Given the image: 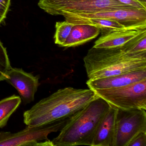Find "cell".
I'll return each instance as SVG.
<instances>
[{
    "label": "cell",
    "instance_id": "277c9868",
    "mask_svg": "<svg viewBox=\"0 0 146 146\" xmlns=\"http://www.w3.org/2000/svg\"><path fill=\"white\" fill-rule=\"evenodd\" d=\"M38 5L53 16H62L65 13L88 14L100 11L138 8L122 4L118 0H39Z\"/></svg>",
    "mask_w": 146,
    "mask_h": 146
},
{
    "label": "cell",
    "instance_id": "6da1fadb",
    "mask_svg": "<svg viewBox=\"0 0 146 146\" xmlns=\"http://www.w3.org/2000/svg\"><path fill=\"white\" fill-rule=\"evenodd\" d=\"M88 80L146 69V31L123 45L94 48L84 58Z\"/></svg>",
    "mask_w": 146,
    "mask_h": 146
},
{
    "label": "cell",
    "instance_id": "8fae6325",
    "mask_svg": "<svg viewBox=\"0 0 146 146\" xmlns=\"http://www.w3.org/2000/svg\"><path fill=\"white\" fill-rule=\"evenodd\" d=\"M146 31V28H126L102 34L93 47L112 48L123 45Z\"/></svg>",
    "mask_w": 146,
    "mask_h": 146
},
{
    "label": "cell",
    "instance_id": "7a4b0ae2",
    "mask_svg": "<svg viewBox=\"0 0 146 146\" xmlns=\"http://www.w3.org/2000/svg\"><path fill=\"white\" fill-rule=\"evenodd\" d=\"M98 97L90 89H60L25 112L24 122L29 126H36L70 117Z\"/></svg>",
    "mask_w": 146,
    "mask_h": 146
},
{
    "label": "cell",
    "instance_id": "e0dca14e",
    "mask_svg": "<svg viewBox=\"0 0 146 146\" xmlns=\"http://www.w3.org/2000/svg\"><path fill=\"white\" fill-rule=\"evenodd\" d=\"M11 67L6 48L0 41V81L6 80L7 78V73Z\"/></svg>",
    "mask_w": 146,
    "mask_h": 146
},
{
    "label": "cell",
    "instance_id": "9c48e42d",
    "mask_svg": "<svg viewBox=\"0 0 146 146\" xmlns=\"http://www.w3.org/2000/svg\"><path fill=\"white\" fill-rule=\"evenodd\" d=\"M5 81L18 91L25 105L34 100L35 94L39 86V78L22 69L12 68L7 73Z\"/></svg>",
    "mask_w": 146,
    "mask_h": 146
},
{
    "label": "cell",
    "instance_id": "52a82bcc",
    "mask_svg": "<svg viewBox=\"0 0 146 146\" xmlns=\"http://www.w3.org/2000/svg\"><path fill=\"white\" fill-rule=\"evenodd\" d=\"M146 131V110L117 108L114 146H127L141 131Z\"/></svg>",
    "mask_w": 146,
    "mask_h": 146
},
{
    "label": "cell",
    "instance_id": "30bf717a",
    "mask_svg": "<svg viewBox=\"0 0 146 146\" xmlns=\"http://www.w3.org/2000/svg\"><path fill=\"white\" fill-rule=\"evenodd\" d=\"M145 79L146 69L95 80H88L86 84L89 89L95 90L120 88Z\"/></svg>",
    "mask_w": 146,
    "mask_h": 146
},
{
    "label": "cell",
    "instance_id": "7c38bea8",
    "mask_svg": "<svg viewBox=\"0 0 146 146\" xmlns=\"http://www.w3.org/2000/svg\"><path fill=\"white\" fill-rule=\"evenodd\" d=\"M117 111L111 106L97 128L92 146H114Z\"/></svg>",
    "mask_w": 146,
    "mask_h": 146
},
{
    "label": "cell",
    "instance_id": "ffe728a7",
    "mask_svg": "<svg viewBox=\"0 0 146 146\" xmlns=\"http://www.w3.org/2000/svg\"><path fill=\"white\" fill-rule=\"evenodd\" d=\"M137 1L142 4L144 6L146 7V0H137Z\"/></svg>",
    "mask_w": 146,
    "mask_h": 146
},
{
    "label": "cell",
    "instance_id": "4fadbf2b",
    "mask_svg": "<svg viewBox=\"0 0 146 146\" xmlns=\"http://www.w3.org/2000/svg\"><path fill=\"white\" fill-rule=\"evenodd\" d=\"M98 27L88 24L75 25L62 46L70 48L81 46L97 37L100 33Z\"/></svg>",
    "mask_w": 146,
    "mask_h": 146
},
{
    "label": "cell",
    "instance_id": "8992f818",
    "mask_svg": "<svg viewBox=\"0 0 146 146\" xmlns=\"http://www.w3.org/2000/svg\"><path fill=\"white\" fill-rule=\"evenodd\" d=\"M70 118L42 125H28L17 133L2 131L0 132V146H36L39 141L48 140L50 133L60 131Z\"/></svg>",
    "mask_w": 146,
    "mask_h": 146
},
{
    "label": "cell",
    "instance_id": "2e32d148",
    "mask_svg": "<svg viewBox=\"0 0 146 146\" xmlns=\"http://www.w3.org/2000/svg\"><path fill=\"white\" fill-rule=\"evenodd\" d=\"M75 24L66 21L57 22L55 25L54 43L62 46L68 38L72 27Z\"/></svg>",
    "mask_w": 146,
    "mask_h": 146
},
{
    "label": "cell",
    "instance_id": "5bb4252c",
    "mask_svg": "<svg viewBox=\"0 0 146 146\" xmlns=\"http://www.w3.org/2000/svg\"><path fill=\"white\" fill-rule=\"evenodd\" d=\"M66 21L74 24H88L98 27L102 34L113 31L119 30L125 28L116 21L100 18H78L64 17Z\"/></svg>",
    "mask_w": 146,
    "mask_h": 146
},
{
    "label": "cell",
    "instance_id": "d6986e66",
    "mask_svg": "<svg viewBox=\"0 0 146 146\" xmlns=\"http://www.w3.org/2000/svg\"><path fill=\"white\" fill-rule=\"evenodd\" d=\"M11 3V0H0V25L6 18Z\"/></svg>",
    "mask_w": 146,
    "mask_h": 146
},
{
    "label": "cell",
    "instance_id": "ac0fdd59",
    "mask_svg": "<svg viewBox=\"0 0 146 146\" xmlns=\"http://www.w3.org/2000/svg\"><path fill=\"white\" fill-rule=\"evenodd\" d=\"M127 146H146V131H141L135 136Z\"/></svg>",
    "mask_w": 146,
    "mask_h": 146
},
{
    "label": "cell",
    "instance_id": "5b68a950",
    "mask_svg": "<svg viewBox=\"0 0 146 146\" xmlns=\"http://www.w3.org/2000/svg\"><path fill=\"white\" fill-rule=\"evenodd\" d=\"M94 91L118 109L146 110V79L120 88Z\"/></svg>",
    "mask_w": 146,
    "mask_h": 146
},
{
    "label": "cell",
    "instance_id": "9a60e30c",
    "mask_svg": "<svg viewBox=\"0 0 146 146\" xmlns=\"http://www.w3.org/2000/svg\"><path fill=\"white\" fill-rule=\"evenodd\" d=\"M21 102V98L15 95L0 101V128L6 125L10 117Z\"/></svg>",
    "mask_w": 146,
    "mask_h": 146
},
{
    "label": "cell",
    "instance_id": "3957f363",
    "mask_svg": "<svg viewBox=\"0 0 146 146\" xmlns=\"http://www.w3.org/2000/svg\"><path fill=\"white\" fill-rule=\"evenodd\" d=\"M111 106L98 96L70 117L52 141L53 146H92L97 128Z\"/></svg>",
    "mask_w": 146,
    "mask_h": 146
},
{
    "label": "cell",
    "instance_id": "ba28073f",
    "mask_svg": "<svg viewBox=\"0 0 146 146\" xmlns=\"http://www.w3.org/2000/svg\"><path fill=\"white\" fill-rule=\"evenodd\" d=\"M64 17L100 18L113 20L125 28H146V9H125L100 11L88 14H63Z\"/></svg>",
    "mask_w": 146,
    "mask_h": 146
}]
</instances>
